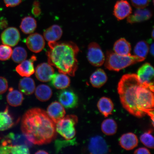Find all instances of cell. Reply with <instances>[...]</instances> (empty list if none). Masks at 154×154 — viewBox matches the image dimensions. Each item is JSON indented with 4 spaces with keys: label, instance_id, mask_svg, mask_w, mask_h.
Masks as SVG:
<instances>
[{
    "label": "cell",
    "instance_id": "41",
    "mask_svg": "<svg viewBox=\"0 0 154 154\" xmlns=\"http://www.w3.org/2000/svg\"><path fill=\"white\" fill-rule=\"evenodd\" d=\"M136 154H150L149 150L145 147H140L137 149L134 152Z\"/></svg>",
    "mask_w": 154,
    "mask_h": 154
},
{
    "label": "cell",
    "instance_id": "15",
    "mask_svg": "<svg viewBox=\"0 0 154 154\" xmlns=\"http://www.w3.org/2000/svg\"><path fill=\"white\" fill-rule=\"evenodd\" d=\"M35 72L36 78L38 80L46 82L51 81L54 73V70L49 63H42L36 67Z\"/></svg>",
    "mask_w": 154,
    "mask_h": 154
},
{
    "label": "cell",
    "instance_id": "14",
    "mask_svg": "<svg viewBox=\"0 0 154 154\" xmlns=\"http://www.w3.org/2000/svg\"><path fill=\"white\" fill-rule=\"evenodd\" d=\"M113 14L118 20L128 17L132 13V8L126 0H120L116 2L113 9Z\"/></svg>",
    "mask_w": 154,
    "mask_h": 154
},
{
    "label": "cell",
    "instance_id": "29",
    "mask_svg": "<svg viewBox=\"0 0 154 154\" xmlns=\"http://www.w3.org/2000/svg\"><path fill=\"white\" fill-rule=\"evenodd\" d=\"M36 98L41 101H46L50 99L52 95V91L49 86L41 84L36 88L35 91Z\"/></svg>",
    "mask_w": 154,
    "mask_h": 154
},
{
    "label": "cell",
    "instance_id": "8",
    "mask_svg": "<svg viewBox=\"0 0 154 154\" xmlns=\"http://www.w3.org/2000/svg\"><path fill=\"white\" fill-rule=\"evenodd\" d=\"M137 75L143 85L154 92V69L149 63H144L140 67L137 71Z\"/></svg>",
    "mask_w": 154,
    "mask_h": 154
},
{
    "label": "cell",
    "instance_id": "33",
    "mask_svg": "<svg viewBox=\"0 0 154 154\" xmlns=\"http://www.w3.org/2000/svg\"><path fill=\"white\" fill-rule=\"evenodd\" d=\"M152 131L149 130L144 133L140 137L142 143L149 149H154V138L151 134Z\"/></svg>",
    "mask_w": 154,
    "mask_h": 154
},
{
    "label": "cell",
    "instance_id": "19",
    "mask_svg": "<svg viewBox=\"0 0 154 154\" xmlns=\"http://www.w3.org/2000/svg\"><path fill=\"white\" fill-rule=\"evenodd\" d=\"M121 147L126 150L134 149L137 146L138 140L137 136L132 133H128L123 134L120 139Z\"/></svg>",
    "mask_w": 154,
    "mask_h": 154
},
{
    "label": "cell",
    "instance_id": "23",
    "mask_svg": "<svg viewBox=\"0 0 154 154\" xmlns=\"http://www.w3.org/2000/svg\"><path fill=\"white\" fill-rule=\"evenodd\" d=\"M114 52L122 56L130 55L131 48L130 44L125 38L117 40L113 46Z\"/></svg>",
    "mask_w": 154,
    "mask_h": 154
},
{
    "label": "cell",
    "instance_id": "1",
    "mask_svg": "<svg viewBox=\"0 0 154 154\" xmlns=\"http://www.w3.org/2000/svg\"><path fill=\"white\" fill-rule=\"evenodd\" d=\"M21 130L29 141L37 145L47 144L56 137V125L45 111L29 109L23 116Z\"/></svg>",
    "mask_w": 154,
    "mask_h": 154
},
{
    "label": "cell",
    "instance_id": "39",
    "mask_svg": "<svg viewBox=\"0 0 154 154\" xmlns=\"http://www.w3.org/2000/svg\"><path fill=\"white\" fill-rule=\"evenodd\" d=\"M4 2L7 7H13L20 5L22 0H4Z\"/></svg>",
    "mask_w": 154,
    "mask_h": 154
},
{
    "label": "cell",
    "instance_id": "35",
    "mask_svg": "<svg viewBox=\"0 0 154 154\" xmlns=\"http://www.w3.org/2000/svg\"><path fill=\"white\" fill-rule=\"evenodd\" d=\"M28 147L24 145L11 146V154H29Z\"/></svg>",
    "mask_w": 154,
    "mask_h": 154
},
{
    "label": "cell",
    "instance_id": "27",
    "mask_svg": "<svg viewBox=\"0 0 154 154\" xmlns=\"http://www.w3.org/2000/svg\"><path fill=\"white\" fill-rule=\"evenodd\" d=\"M14 124V120L9 113L8 107L7 106L4 111L0 112V131L8 130L11 128Z\"/></svg>",
    "mask_w": 154,
    "mask_h": 154
},
{
    "label": "cell",
    "instance_id": "21",
    "mask_svg": "<svg viewBox=\"0 0 154 154\" xmlns=\"http://www.w3.org/2000/svg\"><path fill=\"white\" fill-rule=\"evenodd\" d=\"M62 35V29L57 25H53L44 32V37L48 42H57L60 39Z\"/></svg>",
    "mask_w": 154,
    "mask_h": 154
},
{
    "label": "cell",
    "instance_id": "3",
    "mask_svg": "<svg viewBox=\"0 0 154 154\" xmlns=\"http://www.w3.org/2000/svg\"><path fill=\"white\" fill-rule=\"evenodd\" d=\"M142 84L137 75L127 74L122 76L117 87L123 107L131 114L139 118L146 115L139 110L137 103V89Z\"/></svg>",
    "mask_w": 154,
    "mask_h": 154
},
{
    "label": "cell",
    "instance_id": "36",
    "mask_svg": "<svg viewBox=\"0 0 154 154\" xmlns=\"http://www.w3.org/2000/svg\"><path fill=\"white\" fill-rule=\"evenodd\" d=\"M133 6L137 9L145 8L149 4V0H131Z\"/></svg>",
    "mask_w": 154,
    "mask_h": 154
},
{
    "label": "cell",
    "instance_id": "18",
    "mask_svg": "<svg viewBox=\"0 0 154 154\" xmlns=\"http://www.w3.org/2000/svg\"><path fill=\"white\" fill-rule=\"evenodd\" d=\"M152 15V11L147 9H137L133 14H130L127 18L128 23H136L149 20Z\"/></svg>",
    "mask_w": 154,
    "mask_h": 154
},
{
    "label": "cell",
    "instance_id": "10",
    "mask_svg": "<svg viewBox=\"0 0 154 154\" xmlns=\"http://www.w3.org/2000/svg\"><path fill=\"white\" fill-rule=\"evenodd\" d=\"M58 98L60 103L66 109H72L78 105V96L72 90H61L58 95Z\"/></svg>",
    "mask_w": 154,
    "mask_h": 154
},
{
    "label": "cell",
    "instance_id": "20",
    "mask_svg": "<svg viewBox=\"0 0 154 154\" xmlns=\"http://www.w3.org/2000/svg\"><path fill=\"white\" fill-rule=\"evenodd\" d=\"M52 85L58 89H64L70 85V80L68 76L63 73L54 74L51 79Z\"/></svg>",
    "mask_w": 154,
    "mask_h": 154
},
{
    "label": "cell",
    "instance_id": "34",
    "mask_svg": "<svg viewBox=\"0 0 154 154\" xmlns=\"http://www.w3.org/2000/svg\"><path fill=\"white\" fill-rule=\"evenodd\" d=\"M13 50L10 46L6 45H0V60H8L12 55Z\"/></svg>",
    "mask_w": 154,
    "mask_h": 154
},
{
    "label": "cell",
    "instance_id": "45",
    "mask_svg": "<svg viewBox=\"0 0 154 154\" xmlns=\"http://www.w3.org/2000/svg\"><path fill=\"white\" fill-rule=\"evenodd\" d=\"M152 38H154V30L153 29L152 30Z\"/></svg>",
    "mask_w": 154,
    "mask_h": 154
},
{
    "label": "cell",
    "instance_id": "17",
    "mask_svg": "<svg viewBox=\"0 0 154 154\" xmlns=\"http://www.w3.org/2000/svg\"><path fill=\"white\" fill-rule=\"evenodd\" d=\"M36 60V57L33 55L28 60H24L17 66L15 70L20 76L22 77H29L34 74L35 69L34 62Z\"/></svg>",
    "mask_w": 154,
    "mask_h": 154
},
{
    "label": "cell",
    "instance_id": "38",
    "mask_svg": "<svg viewBox=\"0 0 154 154\" xmlns=\"http://www.w3.org/2000/svg\"><path fill=\"white\" fill-rule=\"evenodd\" d=\"M8 88V82L5 78L0 76V95L5 93Z\"/></svg>",
    "mask_w": 154,
    "mask_h": 154
},
{
    "label": "cell",
    "instance_id": "22",
    "mask_svg": "<svg viewBox=\"0 0 154 154\" xmlns=\"http://www.w3.org/2000/svg\"><path fill=\"white\" fill-rule=\"evenodd\" d=\"M107 80L106 74L103 69H97L90 77V82L94 88H100L104 85Z\"/></svg>",
    "mask_w": 154,
    "mask_h": 154
},
{
    "label": "cell",
    "instance_id": "6",
    "mask_svg": "<svg viewBox=\"0 0 154 154\" xmlns=\"http://www.w3.org/2000/svg\"><path fill=\"white\" fill-rule=\"evenodd\" d=\"M153 92L142 84L137 89V103L138 109L146 114V110L153 109Z\"/></svg>",
    "mask_w": 154,
    "mask_h": 154
},
{
    "label": "cell",
    "instance_id": "24",
    "mask_svg": "<svg viewBox=\"0 0 154 154\" xmlns=\"http://www.w3.org/2000/svg\"><path fill=\"white\" fill-rule=\"evenodd\" d=\"M97 106L100 112L105 117H107L112 114L114 107L111 100L105 97H102L99 100Z\"/></svg>",
    "mask_w": 154,
    "mask_h": 154
},
{
    "label": "cell",
    "instance_id": "37",
    "mask_svg": "<svg viewBox=\"0 0 154 154\" xmlns=\"http://www.w3.org/2000/svg\"><path fill=\"white\" fill-rule=\"evenodd\" d=\"M32 13L35 17H39L41 15L42 11L40 8V3L38 1H35L34 2L32 9Z\"/></svg>",
    "mask_w": 154,
    "mask_h": 154
},
{
    "label": "cell",
    "instance_id": "26",
    "mask_svg": "<svg viewBox=\"0 0 154 154\" xmlns=\"http://www.w3.org/2000/svg\"><path fill=\"white\" fill-rule=\"evenodd\" d=\"M9 92L7 96L8 103L10 105L17 107L22 104L23 100V96L22 92L14 90L12 88H9Z\"/></svg>",
    "mask_w": 154,
    "mask_h": 154
},
{
    "label": "cell",
    "instance_id": "11",
    "mask_svg": "<svg viewBox=\"0 0 154 154\" xmlns=\"http://www.w3.org/2000/svg\"><path fill=\"white\" fill-rule=\"evenodd\" d=\"M1 38L2 42L5 45L14 47L20 41V32L16 28L9 27L6 29L2 33Z\"/></svg>",
    "mask_w": 154,
    "mask_h": 154
},
{
    "label": "cell",
    "instance_id": "42",
    "mask_svg": "<svg viewBox=\"0 0 154 154\" xmlns=\"http://www.w3.org/2000/svg\"><path fill=\"white\" fill-rule=\"evenodd\" d=\"M8 25V22L6 19L4 18H2L0 20V29H4L7 28Z\"/></svg>",
    "mask_w": 154,
    "mask_h": 154
},
{
    "label": "cell",
    "instance_id": "12",
    "mask_svg": "<svg viewBox=\"0 0 154 154\" xmlns=\"http://www.w3.org/2000/svg\"><path fill=\"white\" fill-rule=\"evenodd\" d=\"M25 43L28 49L35 53L41 52L45 46L43 36L37 33L30 34L26 38Z\"/></svg>",
    "mask_w": 154,
    "mask_h": 154
},
{
    "label": "cell",
    "instance_id": "31",
    "mask_svg": "<svg viewBox=\"0 0 154 154\" xmlns=\"http://www.w3.org/2000/svg\"><path fill=\"white\" fill-rule=\"evenodd\" d=\"M149 50V45L147 42L141 41L138 42L134 47V54L135 55L146 59Z\"/></svg>",
    "mask_w": 154,
    "mask_h": 154
},
{
    "label": "cell",
    "instance_id": "13",
    "mask_svg": "<svg viewBox=\"0 0 154 154\" xmlns=\"http://www.w3.org/2000/svg\"><path fill=\"white\" fill-rule=\"evenodd\" d=\"M2 145L11 146L24 145L31 147L32 143L27 139L24 135L10 133L2 140Z\"/></svg>",
    "mask_w": 154,
    "mask_h": 154
},
{
    "label": "cell",
    "instance_id": "7",
    "mask_svg": "<svg viewBox=\"0 0 154 154\" xmlns=\"http://www.w3.org/2000/svg\"><path fill=\"white\" fill-rule=\"evenodd\" d=\"M87 58L89 62L94 66L100 67L105 63V57L100 45L95 42L88 46Z\"/></svg>",
    "mask_w": 154,
    "mask_h": 154
},
{
    "label": "cell",
    "instance_id": "9",
    "mask_svg": "<svg viewBox=\"0 0 154 154\" xmlns=\"http://www.w3.org/2000/svg\"><path fill=\"white\" fill-rule=\"evenodd\" d=\"M88 150L90 153L103 154L109 152V149L104 139L101 136H97L90 139L88 144Z\"/></svg>",
    "mask_w": 154,
    "mask_h": 154
},
{
    "label": "cell",
    "instance_id": "30",
    "mask_svg": "<svg viewBox=\"0 0 154 154\" xmlns=\"http://www.w3.org/2000/svg\"><path fill=\"white\" fill-rule=\"evenodd\" d=\"M117 129L116 123L112 119H106L102 123V131L107 135L111 136L115 134L116 133Z\"/></svg>",
    "mask_w": 154,
    "mask_h": 154
},
{
    "label": "cell",
    "instance_id": "43",
    "mask_svg": "<svg viewBox=\"0 0 154 154\" xmlns=\"http://www.w3.org/2000/svg\"><path fill=\"white\" fill-rule=\"evenodd\" d=\"M154 43H152L151 44L149 48V51L151 54L153 56L154 55Z\"/></svg>",
    "mask_w": 154,
    "mask_h": 154
},
{
    "label": "cell",
    "instance_id": "40",
    "mask_svg": "<svg viewBox=\"0 0 154 154\" xmlns=\"http://www.w3.org/2000/svg\"><path fill=\"white\" fill-rule=\"evenodd\" d=\"M11 146L2 145L0 146V154H11Z\"/></svg>",
    "mask_w": 154,
    "mask_h": 154
},
{
    "label": "cell",
    "instance_id": "5",
    "mask_svg": "<svg viewBox=\"0 0 154 154\" xmlns=\"http://www.w3.org/2000/svg\"><path fill=\"white\" fill-rule=\"evenodd\" d=\"M78 122V118L76 116L67 115L56 124L57 132L66 140H72L75 136V126Z\"/></svg>",
    "mask_w": 154,
    "mask_h": 154
},
{
    "label": "cell",
    "instance_id": "2",
    "mask_svg": "<svg viewBox=\"0 0 154 154\" xmlns=\"http://www.w3.org/2000/svg\"><path fill=\"white\" fill-rule=\"evenodd\" d=\"M50 49L47 53L48 62L60 73L75 76L78 67L77 55L79 49L72 42H48Z\"/></svg>",
    "mask_w": 154,
    "mask_h": 154
},
{
    "label": "cell",
    "instance_id": "44",
    "mask_svg": "<svg viewBox=\"0 0 154 154\" xmlns=\"http://www.w3.org/2000/svg\"><path fill=\"white\" fill-rule=\"evenodd\" d=\"M35 154H48V153L47 152L44 151V150H40V151H38L36 152L35 153Z\"/></svg>",
    "mask_w": 154,
    "mask_h": 154
},
{
    "label": "cell",
    "instance_id": "25",
    "mask_svg": "<svg viewBox=\"0 0 154 154\" xmlns=\"http://www.w3.org/2000/svg\"><path fill=\"white\" fill-rule=\"evenodd\" d=\"M19 88L20 92L25 95H32L35 90V83L32 79L29 77H26L19 82Z\"/></svg>",
    "mask_w": 154,
    "mask_h": 154
},
{
    "label": "cell",
    "instance_id": "4",
    "mask_svg": "<svg viewBox=\"0 0 154 154\" xmlns=\"http://www.w3.org/2000/svg\"><path fill=\"white\" fill-rule=\"evenodd\" d=\"M145 59L144 58L135 55L122 56L117 54L114 52L109 51L106 54L105 66L109 70L119 72L130 65L141 62Z\"/></svg>",
    "mask_w": 154,
    "mask_h": 154
},
{
    "label": "cell",
    "instance_id": "32",
    "mask_svg": "<svg viewBox=\"0 0 154 154\" xmlns=\"http://www.w3.org/2000/svg\"><path fill=\"white\" fill-rule=\"evenodd\" d=\"M12 59L14 62L20 63L27 57V53L24 48L18 47L15 48L12 51Z\"/></svg>",
    "mask_w": 154,
    "mask_h": 154
},
{
    "label": "cell",
    "instance_id": "16",
    "mask_svg": "<svg viewBox=\"0 0 154 154\" xmlns=\"http://www.w3.org/2000/svg\"><path fill=\"white\" fill-rule=\"evenodd\" d=\"M47 112L55 124L63 119L66 113L64 107L57 102L51 103L48 107Z\"/></svg>",
    "mask_w": 154,
    "mask_h": 154
},
{
    "label": "cell",
    "instance_id": "28",
    "mask_svg": "<svg viewBox=\"0 0 154 154\" xmlns=\"http://www.w3.org/2000/svg\"><path fill=\"white\" fill-rule=\"evenodd\" d=\"M22 32L25 34L33 32L37 27L35 19L31 16L24 17L22 19L20 26Z\"/></svg>",
    "mask_w": 154,
    "mask_h": 154
}]
</instances>
